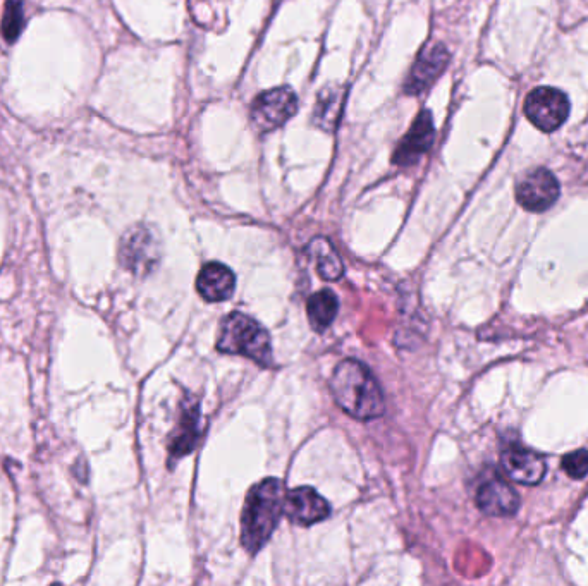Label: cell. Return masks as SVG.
Here are the masks:
<instances>
[{
	"mask_svg": "<svg viewBox=\"0 0 588 586\" xmlns=\"http://www.w3.org/2000/svg\"><path fill=\"white\" fill-rule=\"evenodd\" d=\"M119 258L124 267L135 275L152 272L160 260V241L157 232L145 224L131 227L123 239Z\"/></svg>",
	"mask_w": 588,
	"mask_h": 586,
	"instance_id": "4",
	"label": "cell"
},
{
	"mask_svg": "<svg viewBox=\"0 0 588 586\" xmlns=\"http://www.w3.org/2000/svg\"><path fill=\"white\" fill-rule=\"evenodd\" d=\"M284 514L296 525L310 526L329 518L331 506L315 490L310 487H300L286 494Z\"/></svg>",
	"mask_w": 588,
	"mask_h": 586,
	"instance_id": "11",
	"label": "cell"
},
{
	"mask_svg": "<svg viewBox=\"0 0 588 586\" xmlns=\"http://www.w3.org/2000/svg\"><path fill=\"white\" fill-rule=\"evenodd\" d=\"M23 28H25L23 0H7L4 18H2V35L7 42L14 43L18 40Z\"/></svg>",
	"mask_w": 588,
	"mask_h": 586,
	"instance_id": "18",
	"label": "cell"
},
{
	"mask_svg": "<svg viewBox=\"0 0 588 586\" xmlns=\"http://www.w3.org/2000/svg\"><path fill=\"white\" fill-rule=\"evenodd\" d=\"M344 98H346V86L329 85L320 90L317 104L313 109V123L324 131H334L341 119Z\"/></svg>",
	"mask_w": 588,
	"mask_h": 586,
	"instance_id": "15",
	"label": "cell"
},
{
	"mask_svg": "<svg viewBox=\"0 0 588 586\" xmlns=\"http://www.w3.org/2000/svg\"><path fill=\"white\" fill-rule=\"evenodd\" d=\"M477 506L482 513L489 516L508 518L520 509V497L511 485L494 475L480 483L477 490Z\"/></svg>",
	"mask_w": 588,
	"mask_h": 586,
	"instance_id": "12",
	"label": "cell"
},
{
	"mask_svg": "<svg viewBox=\"0 0 588 586\" xmlns=\"http://www.w3.org/2000/svg\"><path fill=\"white\" fill-rule=\"evenodd\" d=\"M217 349L227 355H241L262 367L272 365L269 332L245 313L234 312L222 320Z\"/></svg>",
	"mask_w": 588,
	"mask_h": 586,
	"instance_id": "3",
	"label": "cell"
},
{
	"mask_svg": "<svg viewBox=\"0 0 588 586\" xmlns=\"http://www.w3.org/2000/svg\"><path fill=\"white\" fill-rule=\"evenodd\" d=\"M196 289L203 300L221 303L233 296L236 289V277L233 270L226 267L224 263L210 262L196 277Z\"/></svg>",
	"mask_w": 588,
	"mask_h": 586,
	"instance_id": "14",
	"label": "cell"
},
{
	"mask_svg": "<svg viewBox=\"0 0 588 586\" xmlns=\"http://www.w3.org/2000/svg\"><path fill=\"white\" fill-rule=\"evenodd\" d=\"M298 112V98L289 86L272 88L260 93L252 105V121L255 128L269 133L281 128Z\"/></svg>",
	"mask_w": 588,
	"mask_h": 586,
	"instance_id": "6",
	"label": "cell"
},
{
	"mask_svg": "<svg viewBox=\"0 0 588 586\" xmlns=\"http://www.w3.org/2000/svg\"><path fill=\"white\" fill-rule=\"evenodd\" d=\"M435 128L434 117L430 110H422L417 119L411 124L405 138L399 141L398 147L392 155V162L401 167L417 164L425 153L434 145Z\"/></svg>",
	"mask_w": 588,
	"mask_h": 586,
	"instance_id": "9",
	"label": "cell"
},
{
	"mask_svg": "<svg viewBox=\"0 0 588 586\" xmlns=\"http://www.w3.org/2000/svg\"><path fill=\"white\" fill-rule=\"evenodd\" d=\"M286 490L277 478H267L255 485L241 518V544L250 554H257L276 532L279 519L284 514Z\"/></svg>",
	"mask_w": 588,
	"mask_h": 586,
	"instance_id": "2",
	"label": "cell"
},
{
	"mask_svg": "<svg viewBox=\"0 0 588 586\" xmlns=\"http://www.w3.org/2000/svg\"><path fill=\"white\" fill-rule=\"evenodd\" d=\"M501 464L511 480L521 485H537L547 473L546 459L520 444H508L501 452Z\"/></svg>",
	"mask_w": 588,
	"mask_h": 586,
	"instance_id": "10",
	"label": "cell"
},
{
	"mask_svg": "<svg viewBox=\"0 0 588 586\" xmlns=\"http://www.w3.org/2000/svg\"><path fill=\"white\" fill-rule=\"evenodd\" d=\"M308 255L312 257L317 272L325 281H337L344 274V265L337 255L336 248L327 238H313L308 245Z\"/></svg>",
	"mask_w": 588,
	"mask_h": 586,
	"instance_id": "16",
	"label": "cell"
},
{
	"mask_svg": "<svg viewBox=\"0 0 588 586\" xmlns=\"http://www.w3.org/2000/svg\"><path fill=\"white\" fill-rule=\"evenodd\" d=\"M337 310L339 301L331 289H322L319 293L312 294L307 303V312L313 330L324 332L329 329L336 318Z\"/></svg>",
	"mask_w": 588,
	"mask_h": 586,
	"instance_id": "17",
	"label": "cell"
},
{
	"mask_svg": "<svg viewBox=\"0 0 588 586\" xmlns=\"http://www.w3.org/2000/svg\"><path fill=\"white\" fill-rule=\"evenodd\" d=\"M525 114L535 128L552 133L570 116V100L558 88H535L525 100Z\"/></svg>",
	"mask_w": 588,
	"mask_h": 586,
	"instance_id": "5",
	"label": "cell"
},
{
	"mask_svg": "<svg viewBox=\"0 0 588 586\" xmlns=\"http://www.w3.org/2000/svg\"><path fill=\"white\" fill-rule=\"evenodd\" d=\"M200 439V401L193 396H186L183 401V411L176 432L172 434L169 446V461L176 463L183 456H188Z\"/></svg>",
	"mask_w": 588,
	"mask_h": 586,
	"instance_id": "13",
	"label": "cell"
},
{
	"mask_svg": "<svg viewBox=\"0 0 588 586\" xmlns=\"http://www.w3.org/2000/svg\"><path fill=\"white\" fill-rule=\"evenodd\" d=\"M559 193L558 179L544 167L525 172L516 184V200L528 212H546L558 202Z\"/></svg>",
	"mask_w": 588,
	"mask_h": 586,
	"instance_id": "7",
	"label": "cell"
},
{
	"mask_svg": "<svg viewBox=\"0 0 588 586\" xmlns=\"http://www.w3.org/2000/svg\"><path fill=\"white\" fill-rule=\"evenodd\" d=\"M449 52L442 43H430L423 47L405 81L406 95H420L434 85L448 68Z\"/></svg>",
	"mask_w": 588,
	"mask_h": 586,
	"instance_id": "8",
	"label": "cell"
},
{
	"mask_svg": "<svg viewBox=\"0 0 588 586\" xmlns=\"http://www.w3.org/2000/svg\"><path fill=\"white\" fill-rule=\"evenodd\" d=\"M561 468L566 471V475H570L571 478L576 480H582V478L588 475V451L587 449H578V451L570 452L564 456L561 461Z\"/></svg>",
	"mask_w": 588,
	"mask_h": 586,
	"instance_id": "19",
	"label": "cell"
},
{
	"mask_svg": "<svg viewBox=\"0 0 588 586\" xmlns=\"http://www.w3.org/2000/svg\"><path fill=\"white\" fill-rule=\"evenodd\" d=\"M331 391L336 403L356 420H374L384 413V396L372 372L356 360H344L332 373Z\"/></svg>",
	"mask_w": 588,
	"mask_h": 586,
	"instance_id": "1",
	"label": "cell"
}]
</instances>
